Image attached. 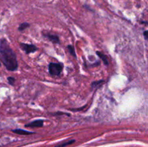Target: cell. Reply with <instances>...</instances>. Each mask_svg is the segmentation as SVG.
<instances>
[{"label": "cell", "mask_w": 148, "mask_h": 147, "mask_svg": "<svg viewBox=\"0 0 148 147\" xmlns=\"http://www.w3.org/2000/svg\"><path fill=\"white\" fill-rule=\"evenodd\" d=\"M0 55L3 63L8 71H14L18 67L17 56L5 38L0 40Z\"/></svg>", "instance_id": "6da1fadb"}, {"label": "cell", "mask_w": 148, "mask_h": 147, "mask_svg": "<svg viewBox=\"0 0 148 147\" xmlns=\"http://www.w3.org/2000/svg\"><path fill=\"white\" fill-rule=\"evenodd\" d=\"M64 64L62 63H50L49 64V73L51 76H59L63 70Z\"/></svg>", "instance_id": "7a4b0ae2"}, {"label": "cell", "mask_w": 148, "mask_h": 147, "mask_svg": "<svg viewBox=\"0 0 148 147\" xmlns=\"http://www.w3.org/2000/svg\"><path fill=\"white\" fill-rule=\"evenodd\" d=\"M20 48L25 52L26 54L31 53H35L38 50V48L33 44H27V43H21L20 44Z\"/></svg>", "instance_id": "3957f363"}, {"label": "cell", "mask_w": 148, "mask_h": 147, "mask_svg": "<svg viewBox=\"0 0 148 147\" xmlns=\"http://www.w3.org/2000/svg\"><path fill=\"white\" fill-rule=\"evenodd\" d=\"M43 122H44V121L43 120H36L33 122L27 123L25 126L26 128H40V127L43 126Z\"/></svg>", "instance_id": "277c9868"}, {"label": "cell", "mask_w": 148, "mask_h": 147, "mask_svg": "<svg viewBox=\"0 0 148 147\" xmlns=\"http://www.w3.org/2000/svg\"><path fill=\"white\" fill-rule=\"evenodd\" d=\"M43 35L45 37H47V38L53 43L57 44V43H60V40H59V36L56 35H52L50 34V33H48V34H44V33H43Z\"/></svg>", "instance_id": "5b68a950"}, {"label": "cell", "mask_w": 148, "mask_h": 147, "mask_svg": "<svg viewBox=\"0 0 148 147\" xmlns=\"http://www.w3.org/2000/svg\"><path fill=\"white\" fill-rule=\"evenodd\" d=\"M12 132L14 133L19 134V135H32V134H34V133L31 132V131H27L23 129H14L12 130Z\"/></svg>", "instance_id": "8992f818"}, {"label": "cell", "mask_w": 148, "mask_h": 147, "mask_svg": "<svg viewBox=\"0 0 148 147\" xmlns=\"http://www.w3.org/2000/svg\"><path fill=\"white\" fill-rule=\"evenodd\" d=\"M103 83H105V81L103 80V79L95 81V82H93L91 84V87H92V89H98V88L101 87Z\"/></svg>", "instance_id": "52a82bcc"}, {"label": "cell", "mask_w": 148, "mask_h": 147, "mask_svg": "<svg viewBox=\"0 0 148 147\" xmlns=\"http://www.w3.org/2000/svg\"><path fill=\"white\" fill-rule=\"evenodd\" d=\"M96 54L99 56L100 59H102L103 62L104 64H105L106 66H108V58H107V56H106L105 54H103V53H101V52H99V51H96Z\"/></svg>", "instance_id": "ba28073f"}, {"label": "cell", "mask_w": 148, "mask_h": 147, "mask_svg": "<svg viewBox=\"0 0 148 147\" xmlns=\"http://www.w3.org/2000/svg\"><path fill=\"white\" fill-rule=\"evenodd\" d=\"M75 142V140L72 139V140H69V141H64V142H62L61 144H58V145L55 146L54 147H65L68 145H70V144H74Z\"/></svg>", "instance_id": "9c48e42d"}, {"label": "cell", "mask_w": 148, "mask_h": 147, "mask_svg": "<svg viewBox=\"0 0 148 147\" xmlns=\"http://www.w3.org/2000/svg\"><path fill=\"white\" fill-rule=\"evenodd\" d=\"M67 50H69V53H70L73 57L75 58L77 57L76 53H75V48L73 47V46H72V45H69V46H67Z\"/></svg>", "instance_id": "30bf717a"}, {"label": "cell", "mask_w": 148, "mask_h": 147, "mask_svg": "<svg viewBox=\"0 0 148 147\" xmlns=\"http://www.w3.org/2000/svg\"><path fill=\"white\" fill-rule=\"evenodd\" d=\"M30 27V24L27 22H23V23H21V24L19 25V27H18V30L19 31H23L24 30H25L26 28H27V27Z\"/></svg>", "instance_id": "8fae6325"}, {"label": "cell", "mask_w": 148, "mask_h": 147, "mask_svg": "<svg viewBox=\"0 0 148 147\" xmlns=\"http://www.w3.org/2000/svg\"><path fill=\"white\" fill-rule=\"evenodd\" d=\"M51 115H68V116H69V115H70L69 113H66V112H52V113H51Z\"/></svg>", "instance_id": "7c38bea8"}, {"label": "cell", "mask_w": 148, "mask_h": 147, "mask_svg": "<svg viewBox=\"0 0 148 147\" xmlns=\"http://www.w3.org/2000/svg\"><path fill=\"white\" fill-rule=\"evenodd\" d=\"M7 79H8V82L10 85H14V82H15V79L14 77H12V76H9L7 78Z\"/></svg>", "instance_id": "4fadbf2b"}, {"label": "cell", "mask_w": 148, "mask_h": 147, "mask_svg": "<svg viewBox=\"0 0 148 147\" xmlns=\"http://www.w3.org/2000/svg\"><path fill=\"white\" fill-rule=\"evenodd\" d=\"M85 107H86V105L85 106H83L82 108H78V109H70L72 111H74V112H77V111H80L82 110H83L84 108H85Z\"/></svg>", "instance_id": "5bb4252c"}, {"label": "cell", "mask_w": 148, "mask_h": 147, "mask_svg": "<svg viewBox=\"0 0 148 147\" xmlns=\"http://www.w3.org/2000/svg\"><path fill=\"white\" fill-rule=\"evenodd\" d=\"M147 35H148L147 30H145V31L144 32V36H145V40H147V39H148Z\"/></svg>", "instance_id": "9a60e30c"}, {"label": "cell", "mask_w": 148, "mask_h": 147, "mask_svg": "<svg viewBox=\"0 0 148 147\" xmlns=\"http://www.w3.org/2000/svg\"><path fill=\"white\" fill-rule=\"evenodd\" d=\"M0 66H1V62H0Z\"/></svg>", "instance_id": "2e32d148"}]
</instances>
